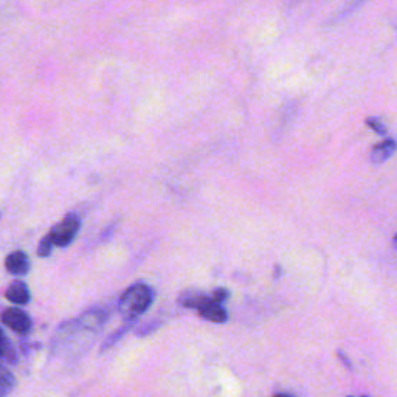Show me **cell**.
Returning a JSON list of instances; mask_svg holds the SVG:
<instances>
[{
  "instance_id": "ac0fdd59",
  "label": "cell",
  "mask_w": 397,
  "mask_h": 397,
  "mask_svg": "<svg viewBox=\"0 0 397 397\" xmlns=\"http://www.w3.org/2000/svg\"><path fill=\"white\" fill-rule=\"evenodd\" d=\"M364 397H365V396H364Z\"/></svg>"
},
{
  "instance_id": "7c38bea8",
  "label": "cell",
  "mask_w": 397,
  "mask_h": 397,
  "mask_svg": "<svg viewBox=\"0 0 397 397\" xmlns=\"http://www.w3.org/2000/svg\"><path fill=\"white\" fill-rule=\"evenodd\" d=\"M10 354H11L10 340L6 338L3 331L0 329V359H3V357H6V355H10Z\"/></svg>"
},
{
  "instance_id": "7a4b0ae2",
  "label": "cell",
  "mask_w": 397,
  "mask_h": 397,
  "mask_svg": "<svg viewBox=\"0 0 397 397\" xmlns=\"http://www.w3.org/2000/svg\"><path fill=\"white\" fill-rule=\"evenodd\" d=\"M81 228V220L76 214H67L59 224L52 228V232L48 233L50 239L57 247H67L70 246L72 241L76 238Z\"/></svg>"
},
{
  "instance_id": "9a60e30c",
  "label": "cell",
  "mask_w": 397,
  "mask_h": 397,
  "mask_svg": "<svg viewBox=\"0 0 397 397\" xmlns=\"http://www.w3.org/2000/svg\"><path fill=\"white\" fill-rule=\"evenodd\" d=\"M280 275H281V269H280V266H276V269H275V278H280Z\"/></svg>"
},
{
  "instance_id": "4fadbf2b",
  "label": "cell",
  "mask_w": 397,
  "mask_h": 397,
  "mask_svg": "<svg viewBox=\"0 0 397 397\" xmlns=\"http://www.w3.org/2000/svg\"><path fill=\"white\" fill-rule=\"evenodd\" d=\"M228 297H230V292L227 289H216L213 292V295H211V298L214 299V301L220 303V304L224 303V301H227Z\"/></svg>"
},
{
  "instance_id": "3957f363",
  "label": "cell",
  "mask_w": 397,
  "mask_h": 397,
  "mask_svg": "<svg viewBox=\"0 0 397 397\" xmlns=\"http://www.w3.org/2000/svg\"><path fill=\"white\" fill-rule=\"evenodd\" d=\"M2 322L10 327L11 331H15L19 336H27L31 331V320L30 317L22 309L17 308H11L6 309L2 313Z\"/></svg>"
},
{
  "instance_id": "2e32d148",
  "label": "cell",
  "mask_w": 397,
  "mask_h": 397,
  "mask_svg": "<svg viewBox=\"0 0 397 397\" xmlns=\"http://www.w3.org/2000/svg\"><path fill=\"white\" fill-rule=\"evenodd\" d=\"M275 397H292V396H289V394H278Z\"/></svg>"
},
{
  "instance_id": "277c9868",
  "label": "cell",
  "mask_w": 397,
  "mask_h": 397,
  "mask_svg": "<svg viewBox=\"0 0 397 397\" xmlns=\"http://www.w3.org/2000/svg\"><path fill=\"white\" fill-rule=\"evenodd\" d=\"M196 310L202 318H205L211 323H225L228 320V313L224 309V306L220 303H216L214 299L208 295H205L204 299L199 303Z\"/></svg>"
},
{
  "instance_id": "8fae6325",
  "label": "cell",
  "mask_w": 397,
  "mask_h": 397,
  "mask_svg": "<svg viewBox=\"0 0 397 397\" xmlns=\"http://www.w3.org/2000/svg\"><path fill=\"white\" fill-rule=\"evenodd\" d=\"M366 124L375 132V134H379V135H385L387 134L385 124H383L380 120H377V118H368Z\"/></svg>"
},
{
  "instance_id": "30bf717a",
  "label": "cell",
  "mask_w": 397,
  "mask_h": 397,
  "mask_svg": "<svg viewBox=\"0 0 397 397\" xmlns=\"http://www.w3.org/2000/svg\"><path fill=\"white\" fill-rule=\"evenodd\" d=\"M53 247H54V244H53V241L50 239V236L47 234L45 238H43V239H40V242H39L38 255H39L40 257H47V256H50Z\"/></svg>"
},
{
  "instance_id": "5bb4252c",
  "label": "cell",
  "mask_w": 397,
  "mask_h": 397,
  "mask_svg": "<svg viewBox=\"0 0 397 397\" xmlns=\"http://www.w3.org/2000/svg\"><path fill=\"white\" fill-rule=\"evenodd\" d=\"M338 359H340L341 361H343V364H345V366H346V368H350V369L352 368L351 360H350V359H347V357H346V355H345L343 352H341V351H338Z\"/></svg>"
},
{
  "instance_id": "9c48e42d",
  "label": "cell",
  "mask_w": 397,
  "mask_h": 397,
  "mask_svg": "<svg viewBox=\"0 0 397 397\" xmlns=\"http://www.w3.org/2000/svg\"><path fill=\"white\" fill-rule=\"evenodd\" d=\"M16 387V379L8 369L0 365V397H5Z\"/></svg>"
},
{
  "instance_id": "5b68a950",
  "label": "cell",
  "mask_w": 397,
  "mask_h": 397,
  "mask_svg": "<svg viewBox=\"0 0 397 397\" xmlns=\"http://www.w3.org/2000/svg\"><path fill=\"white\" fill-rule=\"evenodd\" d=\"M30 266V257L27 256L25 252H20V250L10 253L5 260L6 270H8V274L15 276H24L29 274Z\"/></svg>"
},
{
  "instance_id": "52a82bcc",
  "label": "cell",
  "mask_w": 397,
  "mask_h": 397,
  "mask_svg": "<svg viewBox=\"0 0 397 397\" xmlns=\"http://www.w3.org/2000/svg\"><path fill=\"white\" fill-rule=\"evenodd\" d=\"M396 149H397V144L394 140H385L374 146L371 151V157L369 158H371V162L375 165L383 163L394 154Z\"/></svg>"
},
{
  "instance_id": "6da1fadb",
  "label": "cell",
  "mask_w": 397,
  "mask_h": 397,
  "mask_svg": "<svg viewBox=\"0 0 397 397\" xmlns=\"http://www.w3.org/2000/svg\"><path fill=\"white\" fill-rule=\"evenodd\" d=\"M156 294L148 284L137 283L124 292L121 295L120 301H118V309L124 317L137 318L151 308L152 301H154Z\"/></svg>"
},
{
  "instance_id": "8992f818",
  "label": "cell",
  "mask_w": 397,
  "mask_h": 397,
  "mask_svg": "<svg viewBox=\"0 0 397 397\" xmlns=\"http://www.w3.org/2000/svg\"><path fill=\"white\" fill-rule=\"evenodd\" d=\"M5 297L8 301L15 304H27L31 298L29 285L20 280H16L15 283L10 284V287L5 292Z\"/></svg>"
},
{
  "instance_id": "ba28073f",
  "label": "cell",
  "mask_w": 397,
  "mask_h": 397,
  "mask_svg": "<svg viewBox=\"0 0 397 397\" xmlns=\"http://www.w3.org/2000/svg\"><path fill=\"white\" fill-rule=\"evenodd\" d=\"M78 322L86 329H96V327H100L104 323V312L100 309H92L86 312Z\"/></svg>"
},
{
  "instance_id": "e0dca14e",
  "label": "cell",
  "mask_w": 397,
  "mask_h": 397,
  "mask_svg": "<svg viewBox=\"0 0 397 397\" xmlns=\"http://www.w3.org/2000/svg\"><path fill=\"white\" fill-rule=\"evenodd\" d=\"M394 248L397 250V234H396V238H394Z\"/></svg>"
}]
</instances>
